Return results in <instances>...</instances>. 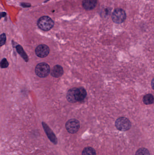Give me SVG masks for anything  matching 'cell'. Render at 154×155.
Wrapping results in <instances>:
<instances>
[{"mask_svg":"<svg viewBox=\"0 0 154 155\" xmlns=\"http://www.w3.org/2000/svg\"><path fill=\"white\" fill-rule=\"evenodd\" d=\"M87 95L86 90L82 87L74 88L68 90L66 99L69 102L74 103L84 100Z\"/></svg>","mask_w":154,"mask_h":155,"instance_id":"cell-1","label":"cell"},{"mask_svg":"<svg viewBox=\"0 0 154 155\" xmlns=\"http://www.w3.org/2000/svg\"><path fill=\"white\" fill-rule=\"evenodd\" d=\"M50 48L45 44H40L35 49V54L40 58H45L50 53Z\"/></svg>","mask_w":154,"mask_h":155,"instance_id":"cell-7","label":"cell"},{"mask_svg":"<svg viewBox=\"0 0 154 155\" xmlns=\"http://www.w3.org/2000/svg\"><path fill=\"white\" fill-rule=\"evenodd\" d=\"M151 87H152V89L154 90V78L152 79V81H151Z\"/></svg>","mask_w":154,"mask_h":155,"instance_id":"cell-18","label":"cell"},{"mask_svg":"<svg viewBox=\"0 0 154 155\" xmlns=\"http://www.w3.org/2000/svg\"><path fill=\"white\" fill-rule=\"evenodd\" d=\"M80 122L77 119H71L66 122V128L69 133H76L80 128Z\"/></svg>","mask_w":154,"mask_h":155,"instance_id":"cell-6","label":"cell"},{"mask_svg":"<svg viewBox=\"0 0 154 155\" xmlns=\"http://www.w3.org/2000/svg\"><path fill=\"white\" fill-rule=\"evenodd\" d=\"M16 49L17 52L20 55V56L23 58L26 62H27L28 60V57L27 54L24 52V50L23 49V48L20 45H17L16 46Z\"/></svg>","mask_w":154,"mask_h":155,"instance_id":"cell-12","label":"cell"},{"mask_svg":"<svg viewBox=\"0 0 154 155\" xmlns=\"http://www.w3.org/2000/svg\"><path fill=\"white\" fill-rule=\"evenodd\" d=\"M9 66L8 62L6 59H3L1 62V68H6Z\"/></svg>","mask_w":154,"mask_h":155,"instance_id":"cell-15","label":"cell"},{"mask_svg":"<svg viewBox=\"0 0 154 155\" xmlns=\"http://www.w3.org/2000/svg\"><path fill=\"white\" fill-rule=\"evenodd\" d=\"M135 155H150V152L145 148H141L136 151Z\"/></svg>","mask_w":154,"mask_h":155,"instance_id":"cell-14","label":"cell"},{"mask_svg":"<svg viewBox=\"0 0 154 155\" xmlns=\"http://www.w3.org/2000/svg\"><path fill=\"white\" fill-rule=\"evenodd\" d=\"M35 72L37 76L40 78H45L50 74V68L48 64L45 63H41L37 64Z\"/></svg>","mask_w":154,"mask_h":155,"instance_id":"cell-4","label":"cell"},{"mask_svg":"<svg viewBox=\"0 0 154 155\" xmlns=\"http://www.w3.org/2000/svg\"><path fill=\"white\" fill-rule=\"evenodd\" d=\"M154 101V98L151 94H146L143 98V102L146 105L151 104Z\"/></svg>","mask_w":154,"mask_h":155,"instance_id":"cell-11","label":"cell"},{"mask_svg":"<svg viewBox=\"0 0 154 155\" xmlns=\"http://www.w3.org/2000/svg\"><path fill=\"white\" fill-rule=\"evenodd\" d=\"M97 3V0H83L82 5L84 8L87 11L94 9Z\"/></svg>","mask_w":154,"mask_h":155,"instance_id":"cell-9","label":"cell"},{"mask_svg":"<svg viewBox=\"0 0 154 155\" xmlns=\"http://www.w3.org/2000/svg\"><path fill=\"white\" fill-rule=\"evenodd\" d=\"M42 125H43V127L45 132L46 133L47 136L48 138L50 139V140L53 143L55 144H57V143H58L57 138H56L55 135L54 134V132L52 131L51 129L50 128V127H48V126L44 122H42Z\"/></svg>","mask_w":154,"mask_h":155,"instance_id":"cell-8","label":"cell"},{"mask_svg":"<svg viewBox=\"0 0 154 155\" xmlns=\"http://www.w3.org/2000/svg\"><path fill=\"white\" fill-rule=\"evenodd\" d=\"M37 25L38 27L43 31H48L54 27V22L50 17L44 16L39 19Z\"/></svg>","mask_w":154,"mask_h":155,"instance_id":"cell-2","label":"cell"},{"mask_svg":"<svg viewBox=\"0 0 154 155\" xmlns=\"http://www.w3.org/2000/svg\"><path fill=\"white\" fill-rule=\"evenodd\" d=\"M6 41V36L5 34H2L1 35V46H2L5 44Z\"/></svg>","mask_w":154,"mask_h":155,"instance_id":"cell-16","label":"cell"},{"mask_svg":"<svg viewBox=\"0 0 154 155\" xmlns=\"http://www.w3.org/2000/svg\"><path fill=\"white\" fill-rule=\"evenodd\" d=\"M115 125L117 130L123 132L129 130L132 126L131 122L125 117H120L117 118L116 121Z\"/></svg>","mask_w":154,"mask_h":155,"instance_id":"cell-3","label":"cell"},{"mask_svg":"<svg viewBox=\"0 0 154 155\" xmlns=\"http://www.w3.org/2000/svg\"><path fill=\"white\" fill-rule=\"evenodd\" d=\"M82 155H96V151L91 147H87L84 148L82 152Z\"/></svg>","mask_w":154,"mask_h":155,"instance_id":"cell-13","label":"cell"},{"mask_svg":"<svg viewBox=\"0 0 154 155\" xmlns=\"http://www.w3.org/2000/svg\"><path fill=\"white\" fill-rule=\"evenodd\" d=\"M21 5L23 6L24 8H29L31 6V5L29 3H21Z\"/></svg>","mask_w":154,"mask_h":155,"instance_id":"cell-17","label":"cell"},{"mask_svg":"<svg viewBox=\"0 0 154 155\" xmlns=\"http://www.w3.org/2000/svg\"><path fill=\"white\" fill-rule=\"evenodd\" d=\"M51 74L53 77L59 78L63 74V68L59 65L54 66L52 70Z\"/></svg>","mask_w":154,"mask_h":155,"instance_id":"cell-10","label":"cell"},{"mask_svg":"<svg viewBox=\"0 0 154 155\" xmlns=\"http://www.w3.org/2000/svg\"><path fill=\"white\" fill-rule=\"evenodd\" d=\"M126 18L125 12L122 9H116L113 12L112 16L113 21L117 24L122 23Z\"/></svg>","mask_w":154,"mask_h":155,"instance_id":"cell-5","label":"cell"}]
</instances>
